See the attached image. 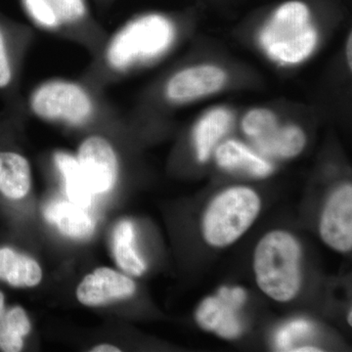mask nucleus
<instances>
[{"instance_id": "obj_1", "label": "nucleus", "mask_w": 352, "mask_h": 352, "mask_svg": "<svg viewBox=\"0 0 352 352\" xmlns=\"http://www.w3.org/2000/svg\"><path fill=\"white\" fill-rule=\"evenodd\" d=\"M175 39L173 22L159 14L129 21L109 39L104 64L113 73H124L138 65L163 56Z\"/></svg>"}, {"instance_id": "obj_2", "label": "nucleus", "mask_w": 352, "mask_h": 352, "mask_svg": "<svg viewBox=\"0 0 352 352\" xmlns=\"http://www.w3.org/2000/svg\"><path fill=\"white\" fill-rule=\"evenodd\" d=\"M302 249L293 235L275 230L264 235L254 254L259 289L272 300L288 302L302 288Z\"/></svg>"}, {"instance_id": "obj_3", "label": "nucleus", "mask_w": 352, "mask_h": 352, "mask_svg": "<svg viewBox=\"0 0 352 352\" xmlns=\"http://www.w3.org/2000/svg\"><path fill=\"white\" fill-rule=\"evenodd\" d=\"M317 38L307 6L291 1L280 7L264 27L261 43L273 59L281 63L296 64L311 54Z\"/></svg>"}, {"instance_id": "obj_4", "label": "nucleus", "mask_w": 352, "mask_h": 352, "mask_svg": "<svg viewBox=\"0 0 352 352\" xmlns=\"http://www.w3.org/2000/svg\"><path fill=\"white\" fill-rule=\"evenodd\" d=\"M261 208V198L247 187H233L210 201L203 217L204 239L214 248L233 244L252 226Z\"/></svg>"}, {"instance_id": "obj_5", "label": "nucleus", "mask_w": 352, "mask_h": 352, "mask_svg": "<svg viewBox=\"0 0 352 352\" xmlns=\"http://www.w3.org/2000/svg\"><path fill=\"white\" fill-rule=\"evenodd\" d=\"M29 108L39 120L71 127L85 126L97 112L91 92L82 83L66 78L39 83L30 94Z\"/></svg>"}, {"instance_id": "obj_6", "label": "nucleus", "mask_w": 352, "mask_h": 352, "mask_svg": "<svg viewBox=\"0 0 352 352\" xmlns=\"http://www.w3.org/2000/svg\"><path fill=\"white\" fill-rule=\"evenodd\" d=\"M247 300V293L240 287H222L217 296L205 298L196 310L200 327L226 340L239 338L243 332L239 309Z\"/></svg>"}, {"instance_id": "obj_7", "label": "nucleus", "mask_w": 352, "mask_h": 352, "mask_svg": "<svg viewBox=\"0 0 352 352\" xmlns=\"http://www.w3.org/2000/svg\"><path fill=\"white\" fill-rule=\"evenodd\" d=\"M76 157L92 193H108L115 187L119 177V161L108 139L88 136L80 143Z\"/></svg>"}, {"instance_id": "obj_8", "label": "nucleus", "mask_w": 352, "mask_h": 352, "mask_svg": "<svg viewBox=\"0 0 352 352\" xmlns=\"http://www.w3.org/2000/svg\"><path fill=\"white\" fill-rule=\"evenodd\" d=\"M320 235L335 251L347 252L352 248V187L344 185L328 199L322 212Z\"/></svg>"}, {"instance_id": "obj_9", "label": "nucleus", "mask_w": 352, "mask_h": 352, "mask_svg": "<svg viewBox=\"0 0 352 352\" xmlns=\"http://www.w3.org/2000/svg\"><path fill=\"white\" fill-rule=\"evenodd\" d=\"M135 292L136 285L131 278L111 268L100 267L80 282L76 298L87 307H101L131 298Z\"/></svg>"}, {"instance_id": "obj_10", "label": "nucleus", "mask_w": 352, "mask_h": 352, "mask_svg": "<svg viewBox=\"0 0 352 352\" xmlns=\"http://www.w3.org/2000/svg\"><path fill=\"white\" fill-rule=\"evenodd\" d=\"M226 80V73L217 67L200 66L183 69L168 80L166 96L175 102L193 100L217 91Z\"/></svg>"}, {"instance_id": "obj_11", "label": "nucleus", "mask_w": 352, "mask_h": 352, "mask_svg": "<svg viewBox=\"0 0 352 352\" xmlns=\"http://www.w3.org/2000/svg\"><path fill=\"white\" fill-rule=\"evenodd\" d=\"M215 157L224 170L240 171L254 177H266L273 170V166L266 160L235 140H228L219 145Z\"/></svg>"}, {"instance_id": "obj_12", "label": "nucleus", "mask_w": 352, "mask_h": 352, "mask_svg": "<svg viewBox=\"0 0 352 352\" xmlns=\"http://www.w3.org/2000/svg\"><path fill=\"white\" fill-rule=\"evenodd\" d=\"M32 186L31 164L16 152H0V193L11 200L25 198Z\"/></svg>"}, {"instance_id": "obj_13", "label": "nucleus", "mask_w": 352, "mask_h": 352, "mask_svg": "<svg viewBox=\"0 0 352 352\" xmlns=\"http://www.w3.org/2000/svg\"><path fill=\"white\" fill-rule=\"evenodd\" d=\"M41 279L43 270L34 259L10 248H0V280L15 288H32Z\"/></svg>"}, {"instance_id": "obj_14", "label": "nucleus", "mask_w": 352, "mask_h": 352, "mask_svg": "<svg viewBox=\"0 0 352 352\" xmlns=\"http://www.w3.org/2000/svg\"><path fill=\"white\" fill-rule=\"evenodd\" d=\"M44 217L69 237L80 239L94 233V224L89 215L72 201H53L44 210Z\"/></svg>"}, {"instance_id": "obj_15", "label": "nucleus", "mask_w": 352, "mask_h": 352, "mask_svg": "<svg viewBox=\"0 0 352 352\" xmlns=\"http://www.w3.org/2000/svg\"><path fill=\"white\" fill-rule=\"evenodd\" d=\"M31 329V321L25 310L20 307L6 308V298L0 292V351H22L24 338Z\"/></svg>"}, {"instance_id": "obj_16", "label": "nucleus", "mask_w": 352, "mask_h": 352, "mask_svg": "<svg viewBox=\"0 0 352 352\" xmlns=\"http://www.w3.org/2000/svg\"><path fill=\"white\" fill-rule=\"evenodd\" d=\"M305 141V133L300 127H280L278 124L263 138L256 141L254 145L264 156L288 159L296 157L302 151Z\"/></svg>"}, {"instance_id": "obj_17", "label": "nucleus", "mask_w": 352, "mask_h": 352, "mask_svg": "<svg viewBox=\"0 0 352 352\" xmlns=\"http://www.w3.org/2000/svg\"><path fill=\"white\" fill-rule=\"evenodd\" d=\"M232 118L224 109H215L201 118L194 131L197 157L200 162L208 161L220 139L230 129Z\"/></svg>"}, {"instance_id": "obj_18", "label": "nucleus", "mask_w": 352, "mask_h": 352, "mask_svg": "<svg viewBox=\"0 0 352 352\" xmlns=\"http://www.w3.org/2000/svg\"><path fill=\"white\" fill-rule=\"evenodd\" d=\"M54 163L63 180L65 193L69 201L83 208L90 206L94 194L83 177L76 157L69 153L57 152L54 155Z\"/></svg>"}, {"instance_id": "obj_19", "label": "nucleus", "mask_w": 352, "mask_h": 352, "mask_svg": "<svg viewBox=\"0 0 352 352\" xmlns=\"http://www.w3.org/2000/svg\"><path fill=\"white\" fill-rule=\"evenodd\" d=\"M135 231L131 221H120L113 235V252L118 265L127 274L140 276L146 270V264L135 248Z\"/></svg>"}, {"instance_id": "obj_20", "label": "nucleus", "mask_w": 352, "mask_h": 352, "mask_svg": "<svg viewBox=\"0 0 352 352\" xmlns=\"http://www.w3.org/2000/svg\"><path fill=\"white\" fill-rule=\"evenodd\" d=\"M25 13L34 25L47 32L64 29L61 21L47 0H22Z\"/></svg>"}, {"instance_id": "obj_21", "label": "nucleus", "mask_w": 352, "mask_h": 352, "mask_svg": "<svg viewBox=\"0 0 352 352\" xmlns=\"http://www.w3.org/2000/svg\"><path fill=\"white\" fill-rule=\"evenodd\" d=\"M277 124L274 113L265 109H256L245 115L242 126L245 135L254 143L277 126Z\"/></svg>"}, {"instance_id": "obj_22", "label": "nucleus", "mask_w": 352, "mask_h": 352, "mask_svg": "<svg viewBox=\"0 0 352 352\" xmlns=\"http://www.w3.org/2000/svg\"><path fill=\"white\" fill-rule=\"evenodd\" d=\"M65 28L80 25L87 16L85 0H47Z\"/></svg>"}, {"instance_id": "obj_23", "label": "nucleus", "mask_w": 352, "mask_h": 352, "mask_svg": "<svg viewBox=\"0 0 352 352\" xmlns=\"http://www.w3.org/2000/svg\"><path fill=\"white\" fill-rule=\"evenodd\" d=\"M314 332V327L307 320H295L280 329L275 337V344L280 351H291L293 344Z\"/></svg>"}, {"instance_id": "obj_24", "label": "nucleus", "mask_w": 352, "mask_h": 352, "mask_svg": "<svg viewBox=\"0 0 352 352\" xmlns=\"http://www.w3.org/2000/svg\"><path fill=\"white\" fill-rule=\"evenodd\" d=\"M13 80V68L9 55L6 36L0 29V89L10 85Z\"/></svg>"}, {"instance_id": "obj_25", "label": "nucleus", "mask_w": 352, "mask_h": 352, "mask_svg": "<svg viewBox=\"0 0 352 352\" xmlns=\"http://www.w3.org/2000/svg\"><path fill=\"white\" fill-rule=\"evenodd\" d=\"M92 352H119L120 349L117 346H113L112 344H99V346H94L91 349Z\"/></svg>"}, {"instance_id": "obj_26", "label": "nucleus", "mask_w": 352, "mask_h": 352, "mask_svg": "<svg viewBox=\"0 0 352 352\" xmlns=\"http://www.w3.org/2000/svg\"><path fill=\"white\" fill-rule=\"evenodd\" d=\"M291 351H298V352H311V351H321L320 349H317V347L314 346H302L298 347V349H293Z\"/></svg>"}, {"instance_id": "obj_27", "label": "nucleus", "mask_w": 352, "mask_h": 352, "mask_svg": "<svg viewBox=\"0 0 352 352\" xmlns=\"http://www.w3.org/2000/svg\"><path fill=\"white\" fill-rule=\"evenodd\" d=\"M351 50H352V39L351 36H349V41H347V61H349V67L351 68Z\"/></svg>"}, {"instance_id": "obj_28", "label": "nucleus", "mask_w": 352, "mask_h": 352, "mask_svg": "<svg viewBox=\"0 0 352 352\" xmlns=\"http://www.w3.org/2000/svg\"><path fill=\"white\" fill-rule=\"evenodd\" d=\"M347 321H349V325H351L352 321H351V311H349V316H347Z\"/></svg>"}]
</instances>
